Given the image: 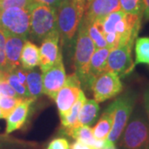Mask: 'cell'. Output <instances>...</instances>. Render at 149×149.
Returning <instances> with one entry per match:
<instances>
[{
	"label": "cell",
	"instance_id": "cell-1",
	"mask_svg": "<svg viewBox=\"0 0 149 149\" xmlns=\"http://www.w3.org/2000/svg\"><path fill=\"white\" fill-rule=\"evenodd\" d=\"M85 0H63L56 9V22L61 44L70 46L84 15Z\"/></svg>",
	"mask_w": 149,
	"mask_h": 149
},
{
	"label": "cell",
	"instance_id": "cell-2",
	"mask_svg": "<svg viewBox=\"0 0 149 149\" xmlns=\"http://www.w3.org/2000/svg\"><path fill=\"white\" fill-rule=\"evenodd\" d=\"M77 32L74 51L75 73L78 75L81 84H83L85 88L91 89L89 79V68L91 57L95 51V47L89 35L87 24L82 19Z\"/></svg>",
	"mask_w": 149,
	"mask_h": 149
},
{
	"label": "cell",
	"instance_id": "cell-3",
	"mask_svg": "<svg viewBox=\"0 0 149 149\" xmlns=\"http://www.w3.org/2000/svg\"><path fill=\"white\" fill-rule=\"evenodd\" d=\"M30 32L32 40L41 42L45 38L58 32L56 9L35 3L30 8Z\"/></svg>",
	"mask_w": 149,
	"mask_h": 149
},
{
	"label": "cell",
	"instance_id": "cell-4",
	"mask_svg": "<svg viewBox=\"0 0 149 149\" xmlns=\"http://www.w3.org/2000/svg\"><path fill=\"white\" fill-rule=\"evenodd\" d=\"M118 140L123 149H149L148 121L135 114L128 120Z\"/></svg>",
	"mask_w": 149,
	"mask_h": 149
},
{
	"label": "cell",
	"instance_id": "cell-5",
	"mask_svg": "<svg viewBox=\"0 0 149 149\" xmlns=\"http://www.w3.org/2000/svg\"><path fill=\"white\" fill-rule=\"evenodd\" d=\"M135 104V96L126 94L117 98L106 109L112 113L113 126L107 139L116 143L128 123Z\"/></svg>",
	"mask_w": 149,
	"mask_h": 149
},
{
	"label": "cell",
	"instance_id": "cell-6",
	"mask_svg": "<svg viewBox=\"0 0 149 149\" xmlns=\"http://www.w3.org/2000/svg\"><path fill=\"white\" fill-rule=\"evenodd\" d=\"M0 29L5 34L27 39L30 32V11L18 8H11L2 11Z\"/></svg>",
	"mask_w": 149,
	"mask_h": 149
},
{
	"label": "cell",
	"instance_id": "cell-7",
	"mask_svg": "<svg viewBox=\"0 0 149 149\" xmlns=\"http://www.w3.org/2000/svg\"><path fill=\"white\" fill-rule=\"evenodd\" d=\"M94 100L100 103L117 96L123 90L120 77L111 71H104L95 78L91 85Z\"/></svg>",
	"mask_w": 149,
	"mask_h": 149
},
{
	"label": "cell",
	"instance_id": "cell-8",
	"mask_svg": "<svg viewBox=\"0 0 149 149\" xmlns=\"http://www.w3.org/2000/svg\"><path fill=\"white\" fill-rule=\"evenodd\" d=\"M82 91L81 82L76 73L66 77L64 85L59 91L55 99L60 118L64 117L69 113L70 109L78 100Z\"/></svg>",
	"mask_w": 149,
	"mask_h": 149
},
{
	"label": "cell",
	"instance_id": "cell-9",
	"mask_svg": "<svg viewBox=\"0 0 149 149\" xmlns=\"http://www.w3.org/2000/svg\"><path fill=\"white\" fill-rule=\"evenodd\" d=\"M132 44L119 46L112 49L107 59L105 71H111L119 77H125L135 67L132 59Z\"/></svg>",
	"mask_w": 149,
	"mask_h": 149
},
{
	"label": "cell",
	"instance_id": "cell-10",
	"mask_svg": "<svg viewBox=\"0 0 149 149\" xmlns=\"http://www.w3.org/2000/svg\"><path fill=\"white\" fill-rule=\"evenodd\" d=\"M122 10L119 0H87L82 19L87 23L103 21L108 15Z\"/></svg>",
	"mask_w": 149,
	"mask_h": 149
},
{
	"label": "cell",
	"instance_id": "cell-11",
	"mask_svg": "<svg viewBox=\"0 0 149 149\" xmlns=\"http://www.w3.org/2000/svg\"><path fill=\"white\" fill-rule=\"evenodd\" d=\"M43 94L55 100L59 91L64 85L66 80V74L62 57L46 71L42 72Z\"/></svg>",
	"mask_w": 149,
	"mask_h": 149
},
{
	"label": "cell",
	"instance_id": "cell-12",
	"mask_svg": "<svg viewBox=\"0 0 149 149\" xmlns=\"http://www.w3.org/2000/svg\"><path fill=\"white\" fill-rule=\"evenodd\" d=\"M60 35L59 32L45 38L39 48L40 53V70L42 72L51 68L59 59L62 57V54L59 47Z\"/></svg>",
	"mask_w": 149,
	"mask_h": 149
},
{
	"label": "cell",
	"instance_id": "cell-13",
	"mask_svg": "<svg viewBox=\"0 0 149 149\" xmlns=\"http://www.w3.org/2000/svg\"><path fill=\"white\" fill-rule=\"evenodd\" d=\"M6 46L5 52L7 59L8 73L13 70L16 69L20 65V56L24 43L27 41L26 38L11 34H5Z\"/></svg>",
	"mask_w": 149,
	"mask_h": 149
},
{
	"label": "cell",
	"instance_id": "cell-14",
	"mask_svg": "<svg viewBox=\"0 0 149 149\" xmlns=\"http://www.w3.org/2000/svg\"><path fill=\"white\" fill-rule=\"evenodd\" d=\"M33 101L32 99H23L7 117L6 134L18 130L24 125L29 114L30 106Z\"/></svg>",
	"mask_w": 149,
	"mask_h": 149
},
{
	"label": "cell",
	"instance_id": "cell-15",
	"mask_svg": "<svg viewBox=\"0 0 149 149\" xmlns=\"http://www.w3.org/2000/svg\"><path fill=\"white\" fill-rule=\"evenodd\" d=\"M111 50V48L109 47L95 49L91 57L90 68H89V79H90L91 85H92V82L95 77L103 73L104 71H105L107 59Z\"/></svg>",
	"mask_w": 149,
	"mask_h": 149
},
{
	"label": "cell",
	"instance_id": "cell-16",
	"mask_svg": "<svg viewBox=\"0 0 149 149\" xmlns=\"http://www.w3.org/2000/svg\"><path fill=\"white\" fill-rule=\"evenodd\" d=\"M40 63L39 48L30 41H26L20 56V65L25 70L36 68Z\"/></svg>",
	"mask_w": 149,
	"mask_h": 149
},
{
	"label": "cell",
	"instance_id": "cell-17",
	"mask_svg": "<svg viewBox=\"0 0 149 149\" xmlns=\"http://www.w3.org/2000/svg\"><path fill=\"white\" fill-rule=\"evenodd\" d=\"M100 113L99 103L95 100H87L80 108L78 125H93L98 118Z\"/></svg>",
	"mask_w": 149,
	"mask_h": 149
},
{
	"label": "cell",
	"instance_id": "cell-18",
	"mask_svg": "<svg viewBox=\"0 0 149 149\" xmlns=\"http://www.w3.org/2000/svg\"><path fill=\"white\" fill-rule=\"evenodd\" d=\"M26 85L30 97L34 101L42 95V75L38 70H27Z\"/></svg>",
	"mask_w": 149,
	"mask_h": 149
},
{
	"label": "cell",
	"instance_id": "cell-19",
	"mask_svg": "<svg viewBox=\"0 0 149 149\" xmlns=\"http://www.w3.org/2000/svg\"><path fill=\"white\" fill-rule=\"evenodd\" d=\"M85 100H86V97L84 92L82 91L80 93L78 100L75 102V104L70 109L69 113L66 115H65L64 117L61 118L62 133L66 130H69L70 128H74L75 126H78V118H79L80 108L82 106V104L85 103Z\"/></svg>",
	"mask_w": 149,
	"mask_h": 149
},
{
	"label": "cell",
	"instance_id": "cell-20",
	"mask_svg": "<svg viewBox=\"0 0 149 149\" xmlns=\"http://www.w3.org/2000/svg\"><path fill=\"white\" fill-rule=\"evenodd\" d=\"M63 133L71 137L72 139H75V141H79L85 144H88L92 148L95 143L96 139L93 135L92 128L90 126L78 125L69 130L65 131Z\"/></svg>",
	"mask_w": 149,
	"mask_h": 149
},
{
	"label": "cell",
	"instance_id": "cell-21",
	"mask_svg": "<svg viewBox=\"0 0 149 149\" xmlns=\"http://www.w3.org/2000/svg\"><path fill=\"white\" fill-rule=\"evenodd\" d=\"M113 126V116L109 111L105 109L96 125L92 128L95 139L98 140L107 139Z\"/></svg>",
	"mask_w": 149,
	"mask_h": 149
},
{
	"label": "cell",
	"instance_id": "cell-22",
	"mask_svg": "<svg viewBox=\"0 0 149 149\" xmlns=\"http://www.w3.org/2000/svg\"><path fill=\"white\" fill-rule=\"evenodd\" d=\"M85 23L87 24L89 35L92 39L94 44H95V49L107 47L108 45H107L105 38H104V35L102 22L95 21L93 22H91V23H87L85 22Z\"/></svg>",
	"mask_w": 149,
	"mask_h": 149
},
{
	"label": "cell",
	"instance_id": "cell-23",
	"mask_svg": "<svg viewBox=\"0 0 149 149\" xmlns=\"http://www.w3.org/2000/svg\"><path fill=\"white\" fill-rule=\"evenodd\" d=\"M135 65H149V37H140L136 40Z\"/></svg>",
	"mask_w": 149,
	"mask_h": 149
},
{
	"label": "cell",
	"instance_id": "cell-24",
	"mask_svg": "<svg viewBox=\"0 0 149 149\" xmlns=\"http://www.w3.org/2000/svg\"><path fill=\"white\" fill-rule=\"evenodd\" d=\"M6 80L8 82V84L13 87V89L15 91L17 95L22 99H31L29 92L27 91V85L22 84L19 81L16 73L14 70H12L6 74Z\"/></svg>",
	"mask_w": 149,
	"mask_h": 149
},
{
	"label": "cell",
	"instance_id": "cell-25",
	"mask_svg": "<svg viewBox=\"0 0 149 149\" xmlns=\"http://www.w3.org/2000/svg\"><path fill=\"white\" fill-rule=\"evenodd\" d=\"M0 149H37L36 145L5 135L0 139Z\"/></svg>",
	"mask_w": 149,
	"mask_h": 149
},
{
	"label": "cell",
	"instance_id": "cell-26",
	"mask_svg": "<svg viewBox=\"0 0 149 149\" xmlns=\"http://www.w3.org/2000/svg\"><path fill=\"white\" fill-rule=\"evenodd\" d=\"M22 100L20 97H0V110L3 115V118H7Z\"/></svg>",
	"mask_w": 149,
	"mask_h": 149
},
{
	"label": "cell",
	"instance_id": "cell-27",
	"mask_svg": "<svg viewBox=\"0 0 149 149\" xmlns=\"http://www.w3.org/2000/svg\"><path fill=\"white\" fill-rule=\"evenodd\" d=\"M119 2L123 12L143 15V0H119Z\"/></svg>",
	"mask_w": 149,
	"mask_h": 149
},
{
	"label": "cell",
	"instance_id": "cell-28",
	"mask_svg": "<svg viewBox=\"0 0 149 149\" xmlns=\"http://www.w3.org/2000/svg\"><path fill=\"white\" fill-rule=\"evenodd\" d=\"M34 3V0H0V8L2 11L11 8H18L30 10Z\"/></svg>",
	"mask_w": 149,
	"mask_h": 149
},
{
	"label": "cell",
	"instance_id": "cell-29",
	"mask_svg": "<svg viewBox=\"0 0 149 149\" xmlns=\"http://www.w3.org/2000/svg\"><path fill=\"white\" fill-rule=\"evenodd\" d=\"M6 36L5 33L0 29V70L8 73L7 59L5 52Z\"/></svg>",
	"mask_w": 149,
	"mask_h": 149
},
{
	"label": "cell",
	"instance_id": "cell-30",
	"mask_svg": "<svg viewBox=\"0 0 149 149\" xmlns=\"http://www.w3.org/2000/svg\"><path fill=\"white\" fill-rule=\"evenodd\" d=\"M47 149H70L69 142L65 138H56L49 143Z\"/></svg>",
	"mask_w": 149,
	"mask_h": 149
},
{
	"label": "cell",
	"instance_id": "cell-31",
	"mask_svg": "<svg viewBox=\"0 0 149 149\" xmlns=\"http://www.w3.org/2000/svg\"><path fill=\"white\" fill-rule=\"evenodd\" d=\"M10 96V97H19L15 91L13 89L7 80H0V97Z\"/></svg>",
	"mask_w": 149,
	"mask_h": 149
},
{
	"label": "cell",
	"instance_id": "cell-32",
	"mask_svg": "<svg viewBox=\"0 0 149 149\" xmlns=\"http://www.w3.org/2000/svg\"><path fill=\"white\" fill-rule=\"evenodd\" d=\"M62 1L63 0H34V2L37 3H41V4L50 6V7L53 8L55 9H57V8L61 3Z\"/></svg>",
	"mask_w": 149,
	"mask_h": 149
},
{
	"label": "cell",
	"instance_id": "cell-33",
	"mask_svg": "<svg viewBox=\"0 0 149 149\" xmlns=\"http://www.w3.org/2000/svg\"><path fill=\"white\" fill-rule=\"evenodd\" d=\"M70 149H94L91 146L81 143L79 141H75L70 146Z\"/></svg>",
	"mask_w": 149,
	"mask_h": 149
},
{
	"label": "cell",
	"instance_id": "cell-34",
	"mask_svg": "<svg viewBox=\"0 0 149 149\" xmlns=\"http://www.w3.org/2000/svg\"><path fill=\"white\" fill-rule=\"evenodd\" d=\"M144 12L143 17L146 20H149V0H143Z\"/></svg>",
	"mask_w": 149,
	"mask_h": 149
},
{
	"label": "cell",
	"instance_id": "cell-35",
	"mask_svg": "<svg viewBox=\"0 0 149 149\" xmlns=\"http://www.w3.org/2000/svg\"><path fill=\"white\" fill-rule=\"evenodd\" d=\"M144 104H145V108L149 117V90H148L144 94Z\"/></svg>",
	"mask_w": 149,
	"mask_h": 149
},
{
	"label": "cell",
	"instance_id": "cell-36",
	"mask_svg": "<svg viewBox=\"0 0 149 149\" xmlns=\"http://www.w3.org/2000/svg\"><path fill=\"white\" fill-rule=\"evenodd\" d=\"M104 149H117V148H116V147H115V145H114L113 143H112V142L109 141V140L107 139L106 145H105V147H104Z\"/></svg>",
	"mask_w": 149,
	"mask_h": 149
},
{
	"label": "cell",
	"instance_id": "cell-37",
	"mask_svg": "<svg viewBox=\"0 0 149 149\" xmlns=\"http://www.w3.org/2000/svg\"><path fill=\"white\" fill-rule=\"evenodd\" d=\"M1 118H3V113H2V112L0 110V119Z\"/></svg>",
	"mask_w": 149,
	"mask_h": 149
},
{
	"label": "cell",
	"instance_id": "cell-38",
	"mask_svg": "<svg viewBox=\"0 0 149 149\" xmlns=\"http://www.w3.org/2000/svg\"><path fill=\"white\" fill-rule=\"evenodd\" d=\"M5 137V135H0V139H3V138H4Z\"/></svg>",
	"mask_w": 149,
	"mask_h": 149
},
{
	"label": "cell",
	"instance_id": "cell-39",
	"mask_svg": "<svg viewBox=\"0 0 149 149\" xmlns=\"http://www.w3.org/2000/svg\"><path fill=\"white\" fill-rule=\"evenodd\" d=\"M1 13H2V10H1V8H0V16H1Z\"/></svg>",
	"mask_w": 149,
	"mask_h": 149
},
{
	"label": "cell",
	"instance_id": "cell-40",
	"mask_svg": "<svg viewBox=\"0 0 149 149\" xmlns=\"http://www.w3.org/2000/svg\"><path fill=\"white\" fill-rule=\"evenodd\" d=\"M86 1H87V0H85V3H86Z\"/></svg>",
	"mask_w": 149,
	"mask_h": 149
}]
</instances>
